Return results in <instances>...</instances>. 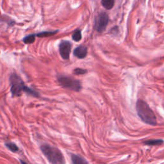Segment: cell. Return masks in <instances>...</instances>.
<instances>
[{"instance_id":"cell-1","label":"cell","mask_w":164,"mask_h":164,"mask_svg":"<svg viewBox=\"0 0 164 164\" xmlns=\"http://www.w3.org/2000/svg\"><path fill=\"white\" fill-rule=\"evenodd\" d=\"M10 82L11 85L10 92L13 97H19L21 96L23 92H27L29 95L34 97L40 96L39 92L25 85L22 79L16 73H13L10 75Z\"/></svg>"},{"instance_id":"cell-2","label":"cell","mask_w":164,"mask_h":164,"mask_svg":"<svg viewBox=\"0 0 164 164\" xmlns=\"http://www.w3.org/2000/svg\"><path fill=\"white\" fill-rule=\"evenodd\" d=\"M136 110L138 116L145 123L151 126H155L157 124V118L153 111L143 100L139 99L137 101Z\"/></svg>"},{"instance_id":"cell-3","label":"cell","mask_w":164,"mask_h":164,"mask_svg":"<svg viewBox=\"0 0 164 164\" xmlns=\"http://www.w3.org/2000/svg\"><path fill=\"white\" fill-rule=\"evenodd\" d=\"M41 149L52 164H65L64 157L58 148L49 144H43L41 146Z\"/></svg>"},{"instance_id":"cell-4","label":"cell","mask_w":164,"mask_h":164,"mask_svg":"<svg viewBox=\"0 0 164 164\" xmlns=\"http://www.w3.org/2000/svg\"><path fill=\"white\" fill-rule=\"evenodd\" d=\"M58 82L62 87L66 88V89L77 92L80 91L82 89L80 82L70 77L59 76L58 77Z\"/></svg>"},{"instance_id":"cell-5","label":"cell","mask_w":164,"mask_h":164,"mask_svg":"<svg viewBox=\"0 0 164 164\" xmlns=\"http://www.w3.org/2000/svg\"><path fill=\"white\" fill-rule=\"evenodd\" d=\"M109 22V17L106 12H101L96 17V23H95V28L99 32L102 33L105 31L107 25Z\"/></svg>"},{"instance_id":"cell-6","label":"cell","mask_w":164,"mask_h":164,"mask_svg":"<svg viewBox=\"0 0 164 164\" xmlns=\"http://www.w3.org/2000/svg\"><path fill=\"white\" fill-rule=\"evenodd\" d=\"M72 44L68 41H62L59 44V52L62 58L64 60H68L71 53Z\"/></svg>"},{"instance_id":"cell-7","label":"cell","mask_w":164,"mask_h":164,"mask_svg":"<svg viewBox=\"0 0 164 164\" xmlns=\"http://www.w3.org/2000/svg\"><path fill=\"white\" fill-rule=\"evenodd\" d=\"M74 55L80 59H83L87 55V47L85 46H80L74 50Z\"/></svg>"},{"instance_id":"cell-8","label":"cell","mask_w":164,"mask_h":164,"mask_svg":"<svg viewBox=\"0 0 164 164\" xmlns=\"http://www.w3.org/2000/svg\"><path fill=\"white\" fill-rule=\"evenodd\" d=\"M71 160L72 164H89L83 157L77 155H71Z\"/></svg>"},{"instance_id":"cell-9","label":"cell","mask_w":164,"mask_h":164,"mask_svg":"<svg viewBox=\"0 0 164 164\" xmlns=\"http://www.w3.org/2000/svg\"><path fill=\"white\" fill-rule=\"evenodd\" d=\"M102 4L105 9L110 10L115 5V0H102Z\"/></svg>"},{"instance_id":"cell-10","label":"cell","mask_w":164,"mask_h":164,"mask_svg":"<svg viewBox=\"0 0 164 164\" xmlns=\"http://www.w3.org/2000/svg\"><path fill=\"white\" fill-rule=\"evenodd\" d=\"M36 34H31L25 37L23 39V42L24 44H32L35 41Z\"/></svg>"},{"instance_id":"cell-11","label":"cell","mask_w":164,"mask_h":164,"mask_svg":"<svg viewBox=\"0 0 164 164\" xmlns=\"http://www.w3.org/2000/svg\"><path fill=\"white\" fill-rule=\"evenodd\" d=\"M57 32H58L57 30H56V31H52V32H49V31L42 32H41V33H39L36 34V36L38 37H48L55 35Z\"/></svg>"},{"instance_id":"cell-12","label":"cell","mask_w":164,"mask_h":164,"mask_svg":"<svg viewBox=\"0 0 164 164\" xmlns=\"http://www.w3.org/2000/svg\"><path fill=\"white\" fill-rule=\"evenodd\" d=\"M5 146L12 152H17L19 151V147L17 146L16 144L12 142H8L5 143Z\"/></svg>"},{"instance_id":"cell-13","label":"cell","mask_w":164,"mask_h":164,"mask_svg":"<svg viewBox=\"0 0 164 164\" xmlns=\"http://www.w3.org/2000/svg\"><path fill=\"white\" fill-rule=\"evenodd\" d=\"M163 141L161 139H153V140H149V141H146L144 142V144L149 145V146H158L163 144Z\"/></svg>"},{"instance_id":"cell-14","label":"cell","mask_w":164,"mask_h":164,"mask_svg":"<svg viewBox=\"0 0 164 164\" xmlns=\"http://www.w3.org/2000/svg\"><path fill=\"white\" fill-rule=\"evenodd\" d=\"M72 39L76 41V42H78L82 39V32L80 30H75L74 32L72 33Z\"/></svg>"},{"instance_id":"cell-15","label":"cell","mask_w":164,"mask_h":164,"mask_svg":"<svg viewBox=\"0 0 164 164\" xmlns=\"http://www.w3.org/2000/svg\"><path fill=\"white\" fill-rule=\"evenodd\" d=\"M87 70L85 69H80V68H77L74 70V74L79 75V74H84L85 73H87Z\"/></svg>"},{"instance_id":"cell-16","label":"cell","mask_w":164,"mask_h":164,"mask_svg":"<svg viewBox=\"0 0 164 164\" xmlns=\"http://www.w3.org/2000/svg\"><path fill=\"white\" fill-rule=\"evenodd\" d=\"M21 164H28L27 163H26V162L22 161V160H21Z\"/></svg>"}]
</instances>
